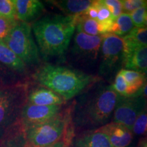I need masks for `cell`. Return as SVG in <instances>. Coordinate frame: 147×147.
Here are the masks:
<instances>
[{"instance_id": "cell-21", "label": "cell", "mask_w": 147, "mask_h": 147, "mask_svg": "<svg viewBox=\"0 0 147 147\" xmlns=\"http://www.w3.org/2000/svg\"><path fill=\"white\" fill-rule=\"evenodd\" d=\"M123 39L127 45H147V27H135Z\"/></svg>"}, {"instance_id": "cell-13", "label": "cell", "mask_w": 147, "mask_h": 147, "mask_svg": "<svg viewBox=\"0 0 147 147\" xmlns=\"http://www.w3.org/2000/svg\"><path fill=\"white\" fill-rule=\"evenodd\" d=\"M16 19L30 24L37 21L45 10V5L38 0H14Z\"/></svg>"}, {"instance_id": "cell-2", "label": "cell", "mask_w": 147, "mask_h": 147, "mask_svg": "<svg viewBox=\"0 0 147 147\" xmlns=\"http://www.w3.org/2000/svg\"><path fill=\"white\" fill-rule=\"evenodd\" d=\"M41 87L54 91L65 101L71 100L99 82V77L63 66L45 64L33 76Z\"/></svg>"}, {"instance_id": "cell-26", "label": "cell", "mask_w": 147, "mask_h": 147, "mask_svg": "<svg viewBox=\"0 0 147 147\" xmlns=\"http://www.w3.org/2000/svg\"><path fill=\"white\" fill-rule=\"evenodd\" d=\"M111 86L114 91L117 93H118L120 96L129 97L128 85L120 71H119V72L117 74L115 82Z\"/></svg>"}, {"instance_id": "cell-16", "label": "cell", "mask_w": 147, "mask_h": 147, "mask_svg": "<svg viewBox=\"0 0 147 147\" xmlns=\"http://www.w3.org/2000/svg\"><path fill=\"white\" fill-rule=\"evenodd\" d=\"M0 63L17 74H24L27 71V66L2 40H0Z\"/></svg>"}, {"instance_id": "cell-10", "label": "cell", "mask_w": 147, "mask_h": 147, "mask_svg": "<svg viewBox=\"0 0 147 147\" xmlns=\"http://www.w3.org/2000/svg\"><path fill=\"white\" fill-rule=\"evenodd\" d=\"M61 108L62 106H44L26 103L22 109L20 120L25 128L43 123L58 115Z\"/></svg>"}, {"instance_id": "cell-20", "label": "cell", "mask_w": 147, "mask_h": 147, "mask_svg": "<svg viewBox=\"0 0 147 147\" xmlns=\"http://www.w3.org/2000/svg\"><path fill=\"white\" fill-rule=\"evenodd\" d=\"M76 29L90 36L100 35L98 22L85 16L83 13L77 15Z\"/></svg>"}, {"instance_id": "cell-22", "label": "cell", "mask_w": 147, "mask_h": 147, "mask_svg": "<svg viewBox=\"0 0 147 147\" xmlns=\"http://www.w3.org/2000/svg\"><path fill=\"white\" fill-rule=\"evenodd\" d=\"M20 82L17 74L0 63V89Z\"/></svg>"}, {"instance_id": "cell-32", "label": "cell", "mask_w": 147, "mask_h": 147, "mask_svg": "<svg viewBox=\"0 0 147 147\" xmlns=\"http://www.w3.org/2000/svg\"><path fill=\"white\" fill-rule=\"evenodd\" d=\"M51 147H70V145L61 139L60 141H59L58 142H57L56 144L53 145Z\"/></svg>"}, {"instance_id": "cell-14", "label": "cell", "mask_w": 147, "mask_h": 147, "mask_svg": "<svg viewBox=\"0 0 147 147\" xmlns=\"http://www.w3.org/2000/svg\"><path fill=\"white\" fill-rule=\"evenodd\" d=\"M65 101L62 97L47 88L40 87L28 92L27 103L33 105L51 106H62Z\"/></svg>"}, {"instance_id": "cell-19", "label": "cell", "mask_w": 147, "mask_h": 147, "mask_svg": "<svg viewBox=\"0 0 147 147\" xmlns=\"http://www.w3.org/2000/svg\"><path fill=\"white\" fill-rule=\"evenodd\" d=\"M134 27L131 15L123 12L114 22L110 34L123 38L128 34Z\"/></svg>"}, {"instance_id": "cell-8", "label": "cell", "mask_w": 147, "mask_h": 147, "mask_svg": "<svg viewBox=\"0 0 147 147\" xmlns=\"http://www.w3.org/2000/svg\"><path fill=\"white\" fill-rule=\"evenodd\" d=\"M146 106V100L141 95L121 96L114 110L113 122L122 125L132 132L134 123Z\"/></svg>"}, {"instance_id": "cell-31", "label": "cell", "mask_w": 147, "mask_h": 147, "mask_svg": "<svg viewBox=\"0 0 147 147\" xmlns=\"http://www.w3.org/2000/svg\"><path fill=\"white\" fill-rule=\"evenodd\" d=\"M145 76H146V80H145L144 84L143 85L142 89H140V91L138 93H136V95H142V96L144 97L145 100H146L147 102V74H145Z\"/></svg>"}, {"instance_id": "cell-9", "label": "cell", "mask_w": 147, "mask_h": 147, "mask_svg": "<svg viewBox=\"0 0 147 147\" xmlns=\"http://www.w3.org/2000/svg\"><path fill=\"white\" fill-rule=\"evenodd\" d=\"M71 53L84 59L95 60L102 46L103 35L90 36L76 29Z\"/></svg>"}, {"instance_id": "cell-12", "label": "cell", "mask_w": 147, "mask_h": 147, "mask_svg": "<svg viewBox=\"0 0 147 147\" xmlns=\"http://www.w3.org/2000/svg\"><path fill=\"white\" fill-rule=\"evenodd\" d=\"M107 136L112 147H128L133 140V133L122 125L112 122L97 129Z\"/></svg>"}, {"instance_id": "cell-37", "label": "cell", "mask_w": 147, "mask_h": 147, "mask_svg": "<svg viewBox=\"0 0 147 147\" xmlns=\"http://www.w3.org/2000/svg\"><path fill=\"white\" fill-rule=\"evenodd\" d=\"M31 147H34V146H31Z\"/></svg>"}, {"instance_id": "cell-11", "label": "cell", "mask_w": 147, "mask_h": 147, "mask_svg": "<svg viewBox=\"0 0 147 147\" xmlns=\"http://www.w3.org/2000/svg\"><path fill=\"white\" fill-rule=\"evenodd\" d=\"M123 66L127 69L147 74V45L125 44Z\"/></svg>"}, {"instance_id": "cell-30", "label": "cell", "mask_w": 147, "mask_h": 147, "mask_svg": "<svg viewBox=\"0 0 147 147\" xmlns=\"http://www.w3.org/2000/svg\"><path fill=\"white\" fill-rule=\"evenodd\" d=\"M123 11L125 13L131 14L136 9L143 6H146L147 1L146 0H123L121 1Z\"/></svg>"}, {"instance_id": "cell-34", "label": "cell", "mask_w": 147, "mask_h": 147, "mask_svg": "<svg viewBox=\"0 0 147 147\" xmlns=\"http://www.w3.org/2000/svg\"><path fill=\"white\" fill-rule=\"evenodd\" d=\"M144 27H147V15L145 18V21H144Z\"/></svg>"}, {"instance_id": "cell-23", "label": "cell", "mask_w": 147, "mask_h": 147, "mask_svg": "<svg viewBox=\"0 0 147 147\" xmlns=\"http://www.w3.org/2000/svg\"><path fill=\"white\" fill-rule=\"evenodd\" d=\"M132 133L137 136L147 137V106L134 123Z\"/></svg>"}, {"instance_id": "cell-28", "label": "cell", "mask_w": 147, "mask_h": 147, "mask_svg": "<svg viewBox=\"0 0 147 147\" xmlns=\"http://www.w3.org/2000/svg\"><path fill=\"white\" fill-rule=\"evenodd\" d=\"M102 2L109 9L114 21L123 13V6L119 0H102Z\"/></svg>"}, {"instance_id": "cell-24", "label": "cell", "mask_w": 147, "mask_h": 147, "mask_svg": "<svg viewBox=\"0 0 147 147\" xmlns=\"http://www.w3.org/2000/svg\"><path fill=\"white\" fill-rule=\"evenodd\" d=\"M18 22L16 19L0 16V40L3 41L8 37Z\"/></svg>"}, {"instance_id": "cell-1", "label": "cell", "mask_w": 147, "mask_h": 147, "mask_svg": "<svg viewBox=\"0 0 147 147\" xmlns=\"http://www.w3.org/2000/svg\"><path fill=\"white\" fill-rule=\"evenodd\" d=\"M76 20L77 15L53 14L44 16L33 23L37 46L45 59L65 55L76 30Z\"/></svg>"}, {"instance_id": "cell-5", "label": "cell", "mask_w": 147, "mask_h": 147, "mask_svg": "<svg viewBox=\"0 0 147 147\" xmlns=\"http://www.w3.org/2000/svg\"><path fill=\"white\" fill-rule=\"evenodd\" d=\"M27 84L18 83L0 89V140L5 131L20 120L27 103Z\"/></svg>"}, {"instance_id": "cell-7", "label": "cell", "mask_w": 147, "mask_h": 147, "mask_svg": "<svg viewBox=\"0 0 147 147\" xmlns=\"http://www.w3.org/2000/svg\"><path fill=\"white\" fill-rule=\"evenodd\" d=\"M100 76H108L123 66L125 43L121 37L113 34L103 35Z\"/></svg>"}, {"instance_id": "cell-18", "label": "cell", "mask_w": 147, "mask_h": 147, "mask_svg": "<svg viewBox=\"0 0 147 147\" xmlns=\"http://www.w3.org/2000/svg\"><path fill=\"white\" fill-rule=\"evenodd\" d=\"M119 71L127 84L129 97L138 93L144 84L146 80L145 74L131 69H121Z\"/></svg>"}, {"instance_id": "cell-15", "label": "cell", "mask_w": 147, "mask_h": 147, "mask_svg": "<svg viewBox=\"0 0 147 147\" xmlns=\"http://www.w3.org/2000/svg\"><path fill=\"white\" fill-rule=\"evenodd\" d=\"M70 147H112L106 136L97 129L87 131L72 141Z\"/></svg>"}, {"instance_id": "cell-3", "label": "cell", "mask_w": 147, "mask_h": 147, "mask_svg": "<svg viewBox=\"0 0 147 147\" xmlns=\"http://www.w3.org/2000/svg\"><path fill=\"white\" fill-rule=\"evenodd\" d=\"M95 84L91 89L89 87V91L80 97L76 106L74 105V108H76V124L91 126L105 125L115 110L120 95L114 91L111 85Z\"/></svg>"}, {"instance_id": "cell-6", "label": "cell", "mask_w": 147, "mask_h": 147, "mask_svg": "<svg viewBox=\"0 0 147 147\" xmlns=\"http://www.w3.org/2000/svg\"><path fill=\"white\" fill-rule=\"evenodd\" d=\"M3 42L27 66L40 63L39 49L34 41L30 24L18 21Z\"/></svg>"}, {"instance_id": "cell-33", "label": "cell", "mask_w": 147, "mask_h": 147, "mask_svg": "<svg viewBox=\"0 0 147 147\" xmlns=\"http://www.w3.org/2000/svg\"><path fill=\"white\" fill-rule=\"evenodd\" d=\"M138 147H147V137L142 138L140 140Z\"/></svg>"}, {"instance_id": "cell-36", "label": "cell", "mask_w": 147, "mask_h": 147, "mask_svg": "<svg viewBox=\"0 0 147 147\" xmlns=\"http://www.w3.org/2000/svg\"><path fill=\"white\" fill-rule=\"evenodd\" d=\"M128 147H134V146H128Z\"/></svg>"}, {"instance_id": "cell-4", "label": "cell", "mask_w": 147, "mask_h": 147, "mask_svg": "<svg viewBox=\"0 0 147 147\" xmlns=\"http://www.w3.org/2000/svg\"><path fill=\"white\" fill-rule=\"evenodd\" d=\"M73 110L74 105L70 106L47 122L25 128L28 144L34 147H51L60 141L72 121Z\"/></svg>"}, {"instance_id": "cell-38", "label": "cell", "mask_w": 147, "mask_h": 147, "mask_svg": "<svg viewBox=\"0 0 147 147\" xmlns=\"http://www.w3.org/2000/svg\"></svg>"}, {"instance_id": "cell-29", "label": "cell", "mask_w": 147, "mask_h": 147, "mask_svg": "<svg viewBox=\"0 0 147 147\" xmlns=\"http://www.w3.org/2000/svg\"><path fill=\"white\" fill-rule=\"evenodd\" d=\"M131 17L136 27H144L145 18L147 15V5L139 8L132 12Z\"/></svg>"}, {"instance_id": "cell-35", "label": "cell", "mask_w": 147, "mask_h": 147, "mask_svg": "<svg viewBox=\"0 0 147 147\" xmlns=\"http://www.w3.org/2000/svg\"><path fill=\"white\" fill-rule=\"evenodd\" d=\"M1 147H5V146H1ZM29 147H31V146H29Z\"/></svg>"}, {"instance_id": "cell-25", "label": "cell", "mask_w": 147, "mask_h": 147, "mask_svg": "<svg viewBox=\"0 0 147 147\" xmlns=\"http://www.w3.org/2000/svg\"><path fill=\"white\" fill-rule=\"evenodd\" d=\"M95 4L97 9V16L96 21L99 24L114 22L110 11L104 4L102 1H95Z\"/></svg>"}, {"instance_id": "cell-17", "label": "cell", "mask_w": 147, "mask_h": 147, "mask_svg": "<svg viewBox=\"0 0 147 147\" xmlns=\"http://www.w3.org/2000/svg\"><path fill=\"white\" fill-rule=\"evenodd\" d=\"M90 0H61L51 1L50 3L59 8L65 15L76 16L82 14L91 5Z\"/></svg>"}, {"instance_id": "cell-27", "label": "cell", "mask_w": 147, "mask_h": 147, "mask_svg": "<svg viewBox=\"0 0 147 147\" xmlns=\"http://www.w3.org/2000/svg\"><path fill=\"white\" fill-rule=\"evenodd\" d=\"M0 16L16 19L14 0H0Z\"/></svg>"}]
</instances>
